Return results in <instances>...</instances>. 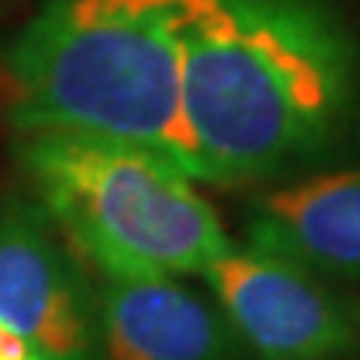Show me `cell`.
Here are the masks:
<instances>
[{
	"instance_id": "52a82bcc",
	"label": "cell",
	"mask_w": 360,
	"mask_h": 360,
	"mask_svg": "<svg viewBox=\"0 0 360 360\" xmlns=\"http://www.w3.org/2000/svg\"><path fill=\"white\" fill-rule=\"evenodd\" d=\"M250 246L321 279L360 283V168L264 195L252 213Z\"/></svg>"
},
{
	"instance_id": "3957f363",
	"label": "cell",
	"mask_w": 360,
	"mask_h": 360,
	"mask_svg": "<svg viewBox=\"0 0 360 360\" xmlns=\"http://www.w3.org/2000/svg\"><path fill=\"white\" fill-rule=\"evenodd\" d=\"M18 162L49 219L105 279L201 276L231 250L193 177L156 150L78 132H27Z\"/></svg>"
},
{
	"instance_id": "6da1fadb",
	"label": "cell",
	"mask_w": 360,
	"mask_h": 360,
	"mask_svg": "<svg viewBox=\"0 0 360 360\" xmlns=\"http://www.w3.org/2000/svg\"><path fill=\"white\" fill-rule=\"evenodd\" d=\"M180 45L205 184H250L307 162L352 115L354 45L321 0H184Z\"/></svg>"
},
{
	"instance_id": "ba28073f",
	"label": "cell",
	"mask_w": 360,
	"mask_h": 360,
	"mask_svg": "<svg viewBox=\"0 0 360 360\" xmlns=\"http://www.w3.org/2000/svg\"><path fill=\"white\" fill-rule=\"evenodd\" d=\"M0 360H51V357L42 354L33 342H27L25 336H18L13 328H6L0 321Z\"/></svg>"
},
{
	"instance_id": "277c9868",
	"label": "cell",
	"mask_w": 360,
	"mask_h": 360,
	"mask_svg": "<svg viewBox=\"0 0 360 360\" xmlns=\"http://www.w3.org/2000/svg\"><path fill=\"white\" fill-rule=\"evenodd\" d=\"M201 276L258 360H336L360 342L352 300L285 258L231 246Z\"/></svg>"
},
{
	"instance_id": "8992f818",
	"label": "cell",
	"mask_w": 360,
	"mask_h": 360,
	"mask_svg": "<svg viewBox=\"0 0 360 360\" xmlns=\"http://www.w3.org/2000/svg\"><path fill=\"white\" fill-rule=\"evenodd\" d=\"M105 360H246L250 352L219 307L177 279H105L96 295Z\"/></svg>"
},
{
	"instance_id": "5b68a950",
	"label": "cell",
	"mask_w": 360,
	"mask_h": 360,
	"mask_svg": "<svg viewBox=\"0 0 360 360\" xmlns=\"http://www.w3.org/2000/svg\"><path fill=\"white\" fill-rule=\"evenodd\" d=\"M0 321L51 360H96V300L42 207L0 210Z\"/></svg>"
},
{
	"instance_id": "7a4b0ae2",
	"label": "cell",
	"mask_w": 360,
	"mask_h": 360,
	"mask_svg": "<svg viewBox=\"0 0 360 360\" xmlns=\"http://www.w3.org/2000/svg\"><path fill=\"white\" fill-rule=\"evenodd\" d=\"M180 21L184 0H49L6 54L9 123L139 144L198 180Z\"/></svg>"
}]
</instances>
